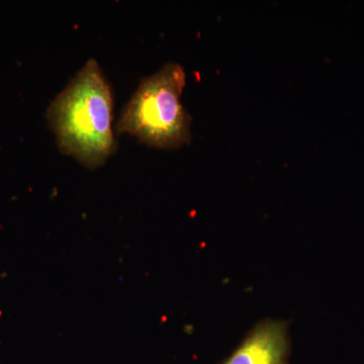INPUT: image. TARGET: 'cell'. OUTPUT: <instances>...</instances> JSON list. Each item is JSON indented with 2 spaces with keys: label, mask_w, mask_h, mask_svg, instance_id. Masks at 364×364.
<instances>
[{
  "label": "cell",
  "mask_w": 364,
  "mask_h": 364,
  "mask_svg": "<svg viewBox=\"0 0 364 364\" xmlns=\"http://www.w3.org/2000/svg\"><path fill=\"white\" fill-rule=\"evenodd\" d=\"M287 330L282 322L258 325L243 343L221 364H287Z\"/></svg>",
  "instance_id": "cell-3"
},
{
  "label": "cell",
  "mask_w": 364,
  "mask_h": 364,
  "mask_svg": "<svg viewBox=\"0 0 364 364\" xmlns=\"http://www.w3.org/2000/svg\"><path fill=\"white\" fill-rule=\"evenodd\" d=\"M114 93L100 64L90 59L54 98L47 119L59 150L88 169L116 152Z\"/></svg>",
  "instance_id": "cell-1"
},
{
  "label": "cell",
  "mask_w": 364,
  "mask_h": 364,
  "mask_svg": "<svg viewBox=\"0 0 364 364\" xmlns=\"http://www.w3.org/2000/svg\"><path fill=\"white\" fill-rule=\"evenodd\" d=\"M186 85V71L176 62L143 78L124 105L117 133L157 149H177L191 142V117L181 102Z\"/></svg>",
  "instance_id": "cell-2"
}]
</instances>
